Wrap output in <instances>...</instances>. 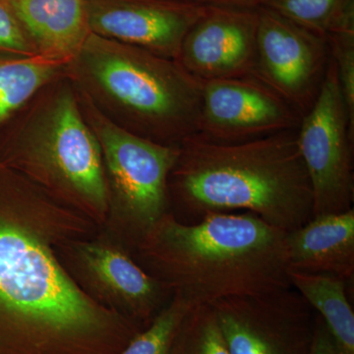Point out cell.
Masks as SVG:
<instances>
[{
  "mask_svg": "<svg viewBox=\"0 0 354 354\" xmlns=\"http://www.w3.org/2000/svg\"><path fill=\"white\" fill-rule=\"evenodd\" d=\"M83 258L91 272L120 298L127 317L146 328L165 305L164 285L120 251L88 245Z\"/></svg>",
  "mask_w": 354,
  "mask_h": 354,
  "instance_id": "obj_14",
  "label": "cell"
},
{
  "mask_svg": "<svg viewBox=\"0 0 354 354\" xmlns=\"http://www.w3.org/2000/svg\"><path fill=\"white\" fill-rule=\"evenodd\" d=\"M76 92L84 118L101 147L109 204L114 203L138 244L169 213V178L179 147L156 143L123 129Z\"/></svg>",
  "mask_w": 354,
  "mask_h": 354,
  "instance_id": "obj_5",
  "label": "cell"
},
{
  "mask_svg": "<svg viewBox=\"0 0 354 354\" xmlns=\"http://www.w3.org/2000/svg\"><path fill=\"white\" fill-rule=\"evenodd\" d=\"M64 75L100 113L142 138L179 147L198 132L202 82L176 60L91 32Z\"/></svg>",
  "mask_w": 354,
  "mask_h": 354,
  "instance_id": "obj_3",
  "label": "cell"
},
{
  "mask_svg": "<svg viewBox=\"0 0 354 354\" xmlns=\"http://www.w3.org/2000/svg\"><path fill=\"white\" fill-rule=\"evenodd\" d=\"M341 1L342 0H263L261 6L326 38L330 21Z\"/></svg>",
  "mask_w": 354,
  "mask_h": 354,
  "instance_id": "obj_19",
  "label": "cell"
},
{
  "mask_svg": "<svg viewBox=\"0 0 354 354\" xmlns=\"http://www.w3.org/2000/svg\"><path fill=\"white\" fill-rule=\"evenodd\" d=\"M288 271L354 278V209L313 216L286 234Z\"/></svg>",
  "mask_w": 354,
  "mask_h": 354,
  "instance_id": "obj_12",
  "label": "cell"
},
{
  "mask_svg": "<svg viewBox=\"0 0 354 354\" xmlns=\"http://www.w3.org/2000/svg\"><path fill=\"white\" fill-rule=\"evenodd\" d=\"M171 354H232L211 305L194 304L188 310L174 335Z\"/></svg>",
  "mask_w": 354,
  "mask_h": 354,
  "instance_id": "obj_17",
  "label": "cell"
},
{
  "mask_svg": "<svg viewBox=\"0 0 354 354\" xmlns=\"http://www.w3.org/2000/svg\"><path fill=\"white\" fill-rule=\"evenodd\" d=\"M192 305L181 295H172L171 301L133 337L120 354H171L176 330Z\"/></svg>",
  "mask_w": 354,
  "mask_h": 354,
  "instance_id": "obj_18",
  "label": "cell"
},
{
  "mask_svg": "<svg viewBox=\"0 0 354 354\" xmlns=\"http://www.w3.org/2000/svg\"><path fill=\"white\" fill-rule=\"evenodd\" d=\"M290 285L322 319L333 354H354V312L344 279L323 274L288 271Z\"/></svg>",
  "mask_w": 354,
  "mask_h": 354,
  "instance_id": "obj_15",
  "label": "cell"
},
{
  "mask_svg": "<svg viewBox=\"0 0 354 354\" xmlns=\"http://www.w3.org/2000/svg\"><path fill=\"white\" fill-rule=\"evenodd\" d=\"M258 8L206 6L186 34L176 62L201 82L254 75Z\"/></svg>",
  "mask_w": 354,
  "mask_h": 354,
  "instance_id": "obj_10",
  "label": "cell"
},
{
  "mask_svg": "<svg viewBox=\"0 0 354 354\" xmlns=\"http://www.w3.org/2000/svg\"><path fill=\"white\" fill-rule=\"evenodd\" d=\"M301 118L256 76L206 81L196 134L218 143H242L297 130Z\"/></svg>",
  "mask_w": 354,
  "mask_h": 354,
  "instance_id": "obj_9",
  "label": "cell"
},
{
  "mask_svg": "<svg viewBox=\"0 0 354 354\" xmlns=\"http://www.w3.org/2000/svg\"><path fill=\"white\" fill-rule=\"evenodd\" d=\"M39 55L7 0H0V58Z\"/></svg>",
  "mask_w": 354,
  "mask_h": 354,
  "instance_id": "obj_21",
  "label": "cell"
},
{
  "mask_svg": "<svg viewBox=\"0 0 354 354\" xmlns=\"http://www.w3.org/2000/svg\"><path fill=\"white\" fill-rule=\"evenodd\" d=\"M326 39L348 109L349 127L354 135V32L328 35Z\"/></svg>",
  "mask_w": 354,
  "mask_h": 354,
  "instance_id": "obj_20",
  "label": "cell"
},
{
  "mask_svg": "<svg viewBox=\"0 0 354 354\" xmlns=\"http://www.w3.org/2000/svg\"><path fill=\"white\" fill-rule=\"evenodd\" d=\"M65 65L41 55L0 58V132L39 90L64 73Z\"/></svg>",
  "mask_w": 354,
  "mask_h": 354,
  "instance_id": "obj_16",
  "label": "cell"
},
{
  "mask_svg": "<svg viewBox=\"0 0 354 354\" xmlns=\"http://www.w3.org/2000/svg\"><path fill=\"white\" fill-rule=\"evenodd\" d=\"M286 234L247 212L194 223L169 213L139 242L140 267L193 304L264 295L291 286Z\"/></svg>",
  "mask_w": 354,
  "mask_h": 354,
  "instance_id": "obj_2",
  "label": "cell"
},
{
  "mask_svg": "<svg viewBox=\"0 0 354 354\" xmlns=\"http://www.w3.org/2000/svg\"><path fill=\"white\" fill-rule=\"evenodd\" d=\"M297 138L313 191V216L353 209L354 135L332 57L318 97L300 121Z\"/></svg>",
  "mask_w": 354,
  "mask_h": 354,
  "instance_id": "obj_6",
  "label": "cell"
},
{
  "mask_svg": "<svg viewBox=\"0 0 354 354\" xmlns=\"http://www.w3.org/2000/svg\"><path fill=\"white\" fill-rule=\"evenodd\" d=\"M39 55L67 64L88 35L86 0H7Z\"/></svg>",
  "mask_w": 354,
  "mask_h": 354,
  "instance_id": "obj_13",
  "label": "cell"
},
{
  "mask_svg": "<svg viewBox=\"0 0 354 354\" xmlns=\"http://www.w3.org/2000/svg\"><path fill=\"white\" fill-rule=\"evenodd\" d=\"M310 354H333L329 334L318 314L316 316L315 335Z\"/></svg>",
  "mask_w": 354,
  "mask_h": 354,
  "instance_id": "obj_22",
  "label": "cell"
},
{
  "mask_svg": "<svg viewBox=\"0 0 354 354\" xmlns=\"http://www.w3.org/2000/svg\"><path fill=\"white\" fill-rule=\"evenodd\" d=\"M211 305L232 354H310L315 310L292 286Z\"/></svg>",
  "mask_w": 354,
  "mask_h": 354,
  "instance_id": "obj_7",
  "label": "cell"
},
{
  "mask_svg": "<svg viewBox=\"0 0 354 354\" xmlns=\"http://www.w3.org/2000/svg\"><path fill=\"white\" fill-rule=\"evenodd\" d=\"M203 6L239 7V8H258L263 0H187Z\"/></svg>",
  "mask_w": 354,
  "mask_h": 354,
  "instance_id": "obj_23",
  "label": "cell"
},
{
  "mask_svg": "<svg viewBox=\"0 0 354 354\" xmlns=\"http://www.w3.org/2000/svg\"><path fill=\"white\" fill-rule=\"evenodd\" d=\"M91 32L176 60L206 6L187 0H86Z\"/></svg>",
  "mask_w": 354,
  "mask_h": 354,
  "instance_id": "obj_11",
  "label": "cell"
},
{
  "mask_svg": "<svg viewBox=\"0 0 354 354\" xmlns=\"http://www.w3.org/2000/svg\"><path fill=\"white\" fill-rule=\"evenodd\" d=\"M297 131L234 144L198 134L184 140L169 178V203L180 208L183 223L247 212L290 232L311 220L313 191Z\"/></svg>",
  "mask_w": 354,
  "mask_h": 354,
  "instance_id": "obj_1",
  "label": "cell"
},
{
  "mask_svg": "<svg viewBox=\"0 0 354 354\" xmlns=\"http://www.w3.org/2000/svg\"><path fill=\"white\" fill-rule=\"evenodd\" d=\"M0 164L50 197L99 214L109 208L101 147L64 73L39 90L0 132Z\"/></svg>",
  "mask_w": 354,
  "mask_h": 354,
  "instance_id": "obj_4",
  "label": "cell"
},
{
  "mask_svg": "<svg viewBox=\"0 0 354 354\" xmlns=\"http://www.w3.org/2000/svg\"><path fill=\"white\" fill-rule=\"evenodd\" d=\"M258 14L254 76L304 118L315 102L329 66L327 39L265 7L260 6Z\"/></svg>",
  "mask_w": 354,
  "mask_h": 354,
  "instance_id": "obj_8",
  "label": "cell"
}]
</instances>
